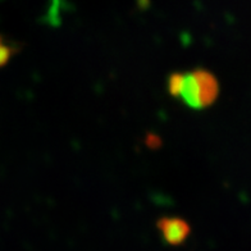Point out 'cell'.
I'll return each instance as SVG.
<instances>
[{
  "mask_svg": "<svg viewBox=\"0 0 251 251\" xmlns=\"http://www.w3.org/2000/svg\"><path fill=\"white\" fill-rule=\"evenodd\" d=\"M17 51H18L17 44H9L0 36V67L5 66Z\"/></svg>",
  "mask_w": 251,
  "mask_h": 251,
  "instance_id": "277c9868",
  "label": "cell"
},
{
  "mask_svg": "<svg viewBox=\"0 0 251 251\" xmlns=\"http://www.w3.org/2000/svg\"><path fill=\"white\" fill-rule=\"evenodd\" d=\"M219 95V82L212 72L204 68H198L185 73L183 87L179 99L188 108L201 110L213 105Z\"/></svg>",
  "mask_w": 251,
  "mask_h": 251,
  "instance_id": "6da1fadb",
  "label": "cell"
},
{
  "mask_svg": "<svg viewBox=\"0 0 251 251\" xmlns=\"http://www.w3.org/2000/svg\"><path fill=\"white\" fill-rule=\"evenodd\" d=\"M159 231L162 232L163 237L168 244L179 245L188 237L191 227L185 219L177 217H164L156 223Z\"/></svg>",
  "mask_w": 251,
  "mask_h": 251,
  "instance_id": "7a4b0ae2",
  "label": "cell"
},
{
  "mask_svg": "<svg viewBox=\"0 0 251 251\" xmlns=\"http://www.w3.org/2000/svg\"><path fill=\"white\" fill-rule=\"evenodd\" d=\"M183 79H185V73L181 72H173L168 76L167 90H168V94L172 98H179L181 96L182 87H183Z\"/></svg>",
  "mask_w": 251,
  "mask_h": 251,
  "instance_id": "3957f363",
  "label": "cell"
}]
</instances>
